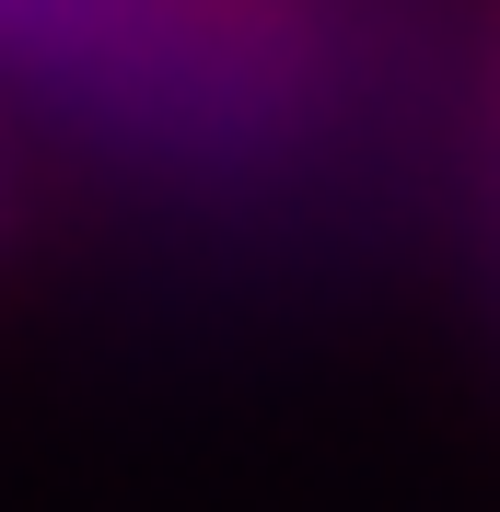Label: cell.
I'll return each mask as SVG.
<instances>
[{
  "mask_svg": "<svg viewBox=\"0 0 500 512\" xmlns=\"http://www.w3.org/2000/svg\"><path fill=\"white\" fill-rule=\"evenodd\" d=\"M0 59L140 128L245 140L268 105V12L256 0H0Z\"/></svg>",
  "mask_w": 500,
  "mask_h": 512,
  "instance_id": "cell-1",
  "label": "cell"
}]
</instances>
